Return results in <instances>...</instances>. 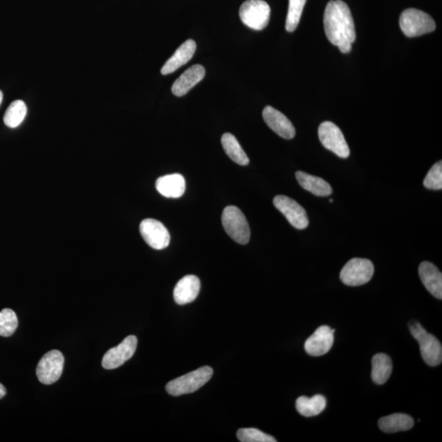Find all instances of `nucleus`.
<instances>
[{
  "instance_id": "cd10ccee",
  "label": "nucleus",
  "mask_w": 442,
  "mask_h": 442,
  "mask_svg": "<svg viewBox=\"0 0 442 442\" xmlns=\"http://www.w3.org/2000/svg\"><path fill=\"white\" fill-rule=\"evenodd\" d=\"M238 439L241 442H276L275 437L266 434L257 429H241L237 432Z\"/></svg>"
},
{
  "instance_id": "20e7f679",
  "label": "nucleus",
  "mask_w": 442,
  "mask_h": 442,
  "mask_svg": "<svg viewBox=\"0 0 442 442\" xmlns=\"http://www.w3.org/2000/svg\"><path fill=\"white\" fill-rule=\"evenodd\" d=\"M401 31L407 37H418L435 31L436 22L429 14L416 8L404 10L399 19Z\"/></svg>"
},
{
  "instance_id": "c756f323",
  "label": "nucleus",
  "mask_w": 442,
  "mask_h": 442,
  "mask_svg": "<svg viewBox=\"0 0 442 442\" xmlns=\"http://www.w3.org/2000/svg\"><path fill=\"white\" fill-rule=\"evenodd\" d=\"M6 389L3 387V384L0 383V399H2L6 395Z\"/></svg>"
},
{
  "instance_id": "4468645a",
  "label": "nucleus",
  "mask_w": 442,
  "mask_h": 442,
  "mask_svg": "<svg viewBox=\"0 0 442 442\" xmlns=\"http://www.w3.org/2000/svg\"><path fill=\"white\" fill-rule=\"evenodd\" d=\"M264 121L278 136L286 139H291L296 136V129L285 114L276 108L267 106L263 110Z\"/></svg>"
},
{
  "instance_id": "0eeeda50",
  "label": "nucleus",
  "mask_w": 442,
  "mask_h": 442,
  "mask_svg": "<svg viewBox=\"0 0 442 442\" xmlns=\"http://www.w3.org/2000/svg\"><path fill=\"white\" fill-rule=\"evenodd\" d=\"M374 273L371 261L368 259L353 258L340 273L341 280L348 286L357 287L371 281Z\"/></svg>"
},
{
  "instance_id": "412c9836",
  "label": "nucleus",
  "mask_w": 442,
  "mask_h": 442,
  "mask_svg": "<svg viewBox=\"0 0 442 442\" xmlns=\"http://www.w3.org/2000/svg\"><path fill=\"white\" fill-rule=\"evenodd\" d=\"M414 425V420L411 416L401 413L381 418L378 421L379 429L387 434L408 431L411 429Z\"/></svg>"
},
{
  "instance_id": "f8f14e48",
  "label": "nucleus",
  "mask_w": 442,
  "mask_h": 442,
  "mask_svg": "<svg viewBox=\"0 0 442 442\" xmlns=\"http://www.w3.org/2000/svg\"><path fill=\"white\" fill-rule=\"evenodd\" d=\"M138 339L131 335L124 338L117 347L110 349L104 355L102 365L106 369H117L131 359L136 352Z\"/></svg>"
},
{
  "instance_id": "ddd939ff",
  "label": "nucleus",
  "mask_w": 442,
  "mask_h": 442,
  "mask_svg": "<svg viewBox=\"0 0 442 442\" xmlns=\"http://www.w3.org/2000/svg\"><path fill=\"white\" fill-rule=\"evenodd\" d=\"M334 332L335 330L329 326L319 327L306 341V352L312 357H320L328 353L334 345Z\"/></svg>"
},
{
  "instance_id": "bb28decb",
  "label": "nucleus",
  "mask_w": 442,
  "mask_h": 442,
  "mask_svg": "<svg viewBox=\"0 0 442 442\" xmlns=\"http://www.w3.org/2000/svg\"><path fill=\"white\" fill-rule=\"evenodd\" d=\"M18 320L15 312L11 309L0 311V336L10 337L17 329Z\"/></svg>"
},
{
  "instance_id": "9b49d317",
  "label": "nucleus",
  "mask_w": 442,
  "mask_h": 442,
  "mask_svg": "<svg viewBox=\"0 0 442 442\" xmlns=\"http://www.w3.org/2000/svg\"><path fill=\"white\" fill-rule=\"evenodd\" d=\"M139 231L144 241L153 249L162 250L169 246V231L160 221L155 219L143 220L139 225Z\"/></svg>"
},
{
  "instance_id": "6e6552de",
  "label": "nucleus",
  "mask_w": 442,
  "mask_h": 442,
  "mask_svg": "<svg viewBox=\"0 0 442 442\" xmlns=\"http://www.w3.org/2000/svg\"><path fill=\"white\" fill-rule=\"evenodd\" d=\"M319 138L327 150L342 158L350 156L349 146L340 128L333 122H325L319 127Z\"/></svg>"
},
{
  "instance_id": "7ed1b4c3",
  "label": "nucleus",
  "mask_w": 442,
  "mask_h": 442,
  "mask_svg": "<svg viewBox=\"0 0 442 442\" xmlns=\"http://www.w3.org/2000/svg\"><path fill=\"white\" fill-rule=\"evenodd\" d=\"M411 335L419 343L420 352L425 362L435 367L442 362V348L439 340L425 330L418 322L412 321L410 325Z\"/></svg>"
},
{
  "instance_id": "c85d7f7f",
  "label": "nucleus",
  "mask_w": 442,
  "mask_h": 442,
  "mask_svg": "<svg viewBox=\"0 0 442 442\" xmlns=\"http://www.w3.org/2000/svg\"><path fill=\"white\" fill-rule=\"evenodd\" d=\"M425 188L432 190H441L442 189V162H436L427 173L424 180Z\"/></svg>"
},
{
  "instance_id": "9d476101",
  "label": "nucleus",
  "mask_w": 442,
  "mask_h": 442,
  "mask_svg": "<svg viewBox=\"0 0 442 442\" xmlns=\"http://www.w3.org/2000/svg\"><path fill=\"white\" fill-rule=\"evenodd\" d=\"M273 205L285 216L293 227L297 229L308 227V215L306 210L295 200L285 195H278L273 199Z\"/></svg>"
},
{
  "instance_id": "f03ea898",
  "label": "nucleus",
  "mask_w": 442,
  "mask_h": 442,
  "mask_svg": "<svg viewBox=\"0 0 442 442\" xmlns=\"http://www.w3.org/2000/svg\"><path fill=\"white\" fill-rule=\"evenodd\" d=\"M213 369L211 367H201L167 383L166 392L173 397L193 393L204 386L213 377Z\"/></svg>"
},
{
  "instance_id": "393cba45",
  "label": "nucleus",
  "mask_w": 442,
  "mask_h": 442,
  "mask_svg": "<svg viewBox=\"0 0 442 442\" xmlns=\"http://www.w3.org/2000/svg\"><path fill=\"white\" fill-rule=\"evenodd\" d=\"M27 108L22 100H16L8 108L3 117V122L9 128H17L25 119Z\"/></svg>"
},
{
  "instance_id": "aec40b11",
  "label": "nucleus",
  "mask_w": 442,
  "mask_h": 442,
  "mask_svg": "<svg viewBox=\"0 0 442 442\" xmlns=\"http://www.w3.org/2000/svg\"><path fill=\"white\" fill-rule=\"evenodd\" d=\"M296 178L302 188L315 196L328 197L333 194L331 185L322 178L307 174L304 171H297Z\"/></svg>"
},
{
  "instance_id": "2eb2a0df",
  "label": "nucleus",
  "mask_w": 442,
  "mask_h": 442,
  "mask_svg": "<svg viewBox=\"0 0 442 442\" xmlns=\"http://www.w3.org/2000/svg\"><path fill=\"white\" fill-rule=\"evenodd\" d=\"M206 70L204 66L197 64L187 69L172 85V93L177 97L185 95L204 78Z\"/></svg>"
},
{
  "instance_id": "b1692460",
  "label": "nucleus",
  "mask_w": 442,
  "mask_h": 442,
  "mask_svg": "<svg viewBox=\"0 0 442 442\" xmlns=\"http://www.w3.org/2000/svg\"><path fill=\"white\" fill-rule=\"evenodd\" d=\"M221 143L227 155L231 158L232 161L241 166L249 164V158L240 145L236 137L232 134L225 133L221 138Z\"/></svg>"
},
{
  "instance_id": "4be33fe9",
  "label": "nucleus",
  "mask_w": 442,
  "mask_h": 442,
  "mask_svg": "<svg viewBox=\"0 0 442 442\" xmlns=\"http://www.w3.org/2000/svg\"><path fill=\"white\" fill-rule=\"evenodd\" d=\"M392 372V362L387 355L379 353L372 359V379L378 385L387 382Z\"/></svg>"
},
{
  "instance_id": "423d86ee",
  "label": "nucleus",
  "mask_w": 442,
  "mask_h": 442,
  "mask_svg": "<svg viewBox=\"0 0 442 442\" xmlns=\"http://www.w3.org/2000/svg\"><path fill=\"white\" fill-rule=\"evenodd\" d=\"M239 17L244 25L262 31L270 22L271 7L264 0H247L240 7Z\"/></svg>"
},
{
  "instance_id": "1a4fd4ad",
  "label": "nucleus",
  "mask_w": 442,
  "mask_h": 442,
  "mask_svg": "<svg viewBox=\"0 0 442 442\" xmlns=\"http://www.w3.org/2000/svg\"><path fill=\"white\" fill-rule=\"evenodd\" d=\"M64 365V355L59 350H52L40 360L37 365L36 376L41 383L51 385L60 378Z\"/></svg>"
},
{
  "instance_id": "dca6fc26",
  "label": "nucleus",
  "mask_w": 442,
  "mask_h": 442,
  "mask_svg": "<svg viewBox=\"0 0 442 442\" xmlns=\"http://www.w3.org/2000/svg\"><path fill=\"white\" fill-rule=\"evenodd\" d=\"M201 283L195 276H186L177 283L174 299L178 305H186L194 301L200 292Z\"/></svg>"
},
{
  "instance_id": "f257e3e1",
  "label": "nucleus",
  "mask_w": 442,
  "mask_h": 442,
  "mask_svg": "<svg viewBox=\"0 0 442 442\" xmlns=\"http://www.w3.org/2000/svg\"><path fill=\"white\" fill-rule=\"evenodd\" d=\"M324 26L327 39L338 47L343 54L352 51L357 38L354 19L347 3L342 0H331L327 4Z\"/></svg>"
},
{
  "instance_id": "39448f33",
  "label": "nucleus",
  "mask_w": 442,
  "mask_h": 442,
  "mask_svg": "<svg viewBox=\"0 0 442 442\" xmlns=\"http://www.w3.org/2000/svg\"><path fill=\"white\" fill-rule=\"evenodd\" d=\"M222 224L225 232L234 241L239 244L248 243L251 236L249 224L241 210L237 206H229L224 209Z\"/></svg>"
},
{
  "instance_id": "7c9ffc66",
  "label": "nucleus",
  "mask_w": 442,
  "mask_h": 442,
  "mask_svg": "<svg viewBox=\"0 0 442 442\" xmlns=\"http://www.w3.org/2000/svg\"><path fill=\"white\" fill-rule=\"evenodd\" d=\"M3 101V93L2 91L0 90V105H1Z\"/></svg>"
},
{
  "instance_id": "a211bd4d",
  "label": "nucleus",
  "mask_w": 442,
  "mask_h": 442,
  "mask_svg": "<svg viewBox=\"0 0 442 442\" xmlns=\"http://www.w3.org/2000/svg\"><path fill=\"white\" fill-rule=\"evenodd\" d=\"M156 189L166 198L179 199L185 192V178L180 174L162 176L156 181Z\"/></svg>"
},
{
  "instance_id": "f3484780",
  "label": "nucleus",
  "mask_w": 442,
  "mask_h": 442,
  "mask_svg": "<svg viewBox=\"0 0 442 442\" xmlns=\"http://www.w3.org/2000/svg\"><path fill=\"white\" fill-rule=\"evenodd\" d=\"M419 275L422 283L432 296L442 299V275L434 264L424 262L419 267Z\"/></svg>"
},
{
  "instance_id": "5701e85b",
  "label": "nucleus",
  "mask_w": 442,
  "mask_h": 442,
  "mask_svg": "<svg viewBox=\"0 0 442 442\" xmlns=\"http://www.w3.org/2000/svg\"><path fill=\"white\" fill-rule=\"evenodd\" d=\"M327 401L324 396L315 395L313 397H301L296 401L297 411L305 417H314L323 412Z\"/></svg>"
},
{
  "instance_id": "a878e982",
  "label": "nucleus",
  "mask_w": 442,
  "mask_h": 442,
  "mask_svg": "<svg viewBox=\"0 0 442 442\" xmlns=\"http://www.w3.org/2000/svg\"><path fill=\"white\" fill-rule=\"evenodd\" d=\"M306 0H290L286 19V30L293 32L299 27Z\"/></svg>"
},
{
  "instance_id": "6ab92c4d",
  "label": "nucleus",
  "mask_w": 442,
  "mask_h": 442,
  "mask_svg": "<svg viewBox=\"0 0 442 442\" xmlns=\"http://www.w3.org/2000/svg\"><path fill=\"white\" fill-rule=\"evenodd\" d=\"M197 49V45L194 41L188 40L178 48L175 54L167 60L165 65L162 66L161 70L162 75H169L173 72L179 69L180 66L190 62L194 57Z\"/></svg>"
}]
</instances>
